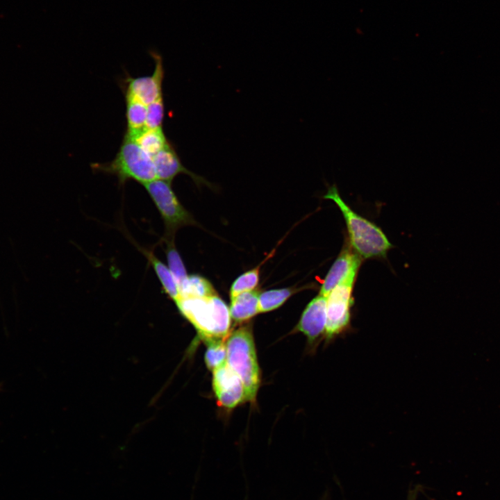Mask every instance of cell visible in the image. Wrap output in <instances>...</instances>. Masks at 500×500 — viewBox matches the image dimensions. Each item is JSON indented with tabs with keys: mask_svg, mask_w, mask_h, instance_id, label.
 I'll list each match as a JSON object with an SVG mask.
<instances>
[{
	"mask_svg": "<svg viewBox=\"0 0 500 500\" xmlns=\"http://www.w3.org/2000/svg\"><path fill=\"white\" fill-rule=\"evenodd\" d=\"M175 303L205 343L227 338L231 317L229 308L217 294L206 298L181 297Z\"/></svg>",
	"mask_w": 500,
	"mask_h": 500,
	"instance_id": "cell-1",
	"label": "cell"
},
{
	"mask_svg": "<svg viewBox=\"0 0 500 500\" xmlns=\"http://www.w3.org/2000/svg\"><path fill=\"white\" fill-rule=\"evenodd\" d=\"M155 61V69L151 75L136 78L127 76L124 82V95L132 97L148 106L162 96L164 68L162 57L156 51H151Z\"/></svg>",
	"mask_w": 500,
	"mask_h": 500,
	"instance_id": "cell-7",
	"label": "cell"
},
{
	"mask_svg": "<svg viewBox=\"0 0 500 500\" xmlns=\"http://www.w3.org/2000/svg\"><path fill=\"white\" fill-rule=\"evenodd\" d=\"M4 390V384L3 382L0 383V392H3Z\"/></svg>",
	"mask_w": 500,
	"mask_h": 500,
	"instance_id": "cell-23",
	"label": "cell"
},
{
	"mask_svg": "<svg viewBox=\"0 0 500 500\" xmlns=\"http://www.w3.org/2000/svg\"><path fill=\"white\" fill-rule=\"evenodd\" d=\"M293 288L269 290L260 293L258 300L259 312L274 310L282 306L294 293Z\"/></svg>",
	"mask_w": 500,
	"mask_h": 500,
	"instance_id": "cell-17",
	"label": "cell"
},
{
	"mask_svg": "<svg viewBox=\"0 0 500 500\" xmlns=\"http://www.w3.org/2000/svg\"><path fill=\"white\" fill-rule=\"evenodd\" d=\"M164 112V99L163 96H161L147 106L145 128L150 129L162 128Z\"/></svg>",
	"mask_w": 500,
	"mask_h": 500,
	"instance_id": "cell-21",
	"label": "cell"
},
{
	"mask_svg": "<svg viewBox=\"0 0 500 500\" xmlns=\"http://www.w3.org/2000/svg\"><path fill=\"white\" fill-rule=\"evenodd\" d=\"M205 362L210 371H213L226 362V344L225 340H215L206 342Z\"/></svg>",
	"mask_w": 500,
	"mask_h": 500,
	"instance_id": "cell-20",
	"label": "cell"
},
{
	"mask_svg": "<svg viewBox=\"0 0 500 500\" xmlns=\"http://www.w3.org/2000/svg\"><path fill=\"white\" fill-rule=\"evenodd\" d=\"M326 325V297L319 294L304 309L295 327L307 338L310 347H315L325 335Z\"/></svg>",
	"mask_w": 500,
	"mask_h": 500,
	"instance_id": "cell-9",
	"label": "cell"
},
{
	"mask_svg": "<svg viewBox=\"0 0 500 500\" xmlns=\"http://www.w3.org/2000/svg\"><path fill=\"white\" fill-rule=\"evenodd\" d=\"M178 288L180 297L206 298L217 294L210 281L197 274L188 275Z\"/></svg>",
	"mask_w": 500,
	"mask_h": 500,
	"instance_id": "cell-15",
	"label": "cell"
},
{
	"mask_svg": "<svg viewBox=\"0 0 500 500\" xmlns=\"http://www.w3.org/2000/svg\"><path fill=\"white\" fill-rule=\"evenodd\" d=\"M154 270L165 293L174 302L180 298L178 285L168 266L160 260L151 250L138 246Z\"/></svg>",
	"mask_w": 500,
	"mask_h": 500,
	"instance_id": "cell-13",
	"label": "cell"
},
{
	"mask_svg": "<svg viewBox=\"0 0 500 500\" xmlns=\"http://www.w3.org/2000/svg\"><path fill=\"white\" fill-rule=\"evenodd\" d=\"M360 263V257L353 250L345 247L325 276L319 294L327 297L338 285L348 281L355 283Z\"/></svg>",
	"mask_w": 500,
	"mask_h": 500,
	"instance_id": "cell-10",
	"label": "cell"
},
{
	"mask_svg": "<svg viewBox=\"0 0 500 500\" xmlns=\"http://www.w3.org/2000/svg\"><path fill=\"white\" fill-rule=\"evenodd\" d=\"M152 158L156 177L158 179L172 182L177 175L184 174L190 176L197 185H206L210 187V183L205 178L190 172L183 166L170 142Z\"/></svg>",
	"mask_w": 500,
	"mask_h": 500,
	"instance_id": "cell-11",
	"label": "cell"
},
{
	"mask_svg": "<svg viewBox=\"0 0 500 500\" xmlns=\"http://www.w3.org/2000/svg\"><path fill=\"white\" fill-rule=\"evenodd\" d=\"M354 282H344L335 286L326 297V344L348 333L351 328L352 290Z\"/></svg>",
	"mask_w": 500,
	"mask_h": 500,
	"instance_id": "cell-6",
	"label": "cell"
},
{
	"mask_svg": "<svg viewBox=\"0 0 500 500\" xmlns=\"http://www.w3.org/2000/svg\"><path fill=\"white\" fill-rule=\"evenodd\" d=\"M156 206L165 226L163 239H174L180 228L196 225L192 215L181 203L172 188V182L156 178L143 185Z\"/></svg>",
	"mask_w": 500,
	"mask_h": 500,
	"instance_id": "cell-5",
	"label": "cell"
},
{
	"mask_svg": "<svg viewBox=\"0 0 500 500\" xmlns=\"http://www.w3.org/2000/svg\"><path fill=\"white\" fill-rule=\"evenodd\" d=\"M165 243V251L168 267L173 274L178 287L188 277L187 272L181 256L176 250L174 239H162Z\"/></svg>",
	"mask_w": 500,
	"mask_h": 500,
	"instance_id": "cell-18",
	"label": "cell"
},
{
	"mask_svg": "<svg viewBox=\"0 0 500 500\" xmlns=\"http://www.w3.org/2000/svg\"><path fill=\"white\" fill-rule=\"evenodd\" d=\"M259 294L258 290H253L231 299L229 310L231 318L236 322H244L258 314Z\"/></svg>",
	"mask_w": 500,
	"mask_h": 500,
	"instance_id": "cell-12",
	"label": "cell"
},
{
	"mask_svg": "<svg viewBox=\"0 0 500 500\" xmlns=\"http://www.w3.org/2000/svg\"><path fill=\"white\" fill-rule=\"evenodd\" d=\"M124 135L136 142L141 149L151 157L169 143L162 128L150 129L144 127L135 132H126Z\"/></svg>",
	"mask_w": 500,
	"mask_h": 500,
	"instance_id": "cell-14",
	"label": "cell"
},
{
	"mask_svg": "<svg viewBox=\"0 0 500 500\" xmlns=\"http://www.w3.org/2000/svg\"><path fill=\"white\" fill-rule=\"evenodd\" d=\"M124 96L127 124L126 132L131 133L144 128L147 119V106L132 97Z\"/></svg>",
	"mask_w": 500,
	"mask_h": 500,
	"instance_id": "cell-16",
	"label": "cell"
},
{
	"mask_svg": "<svg viewBox=\"0 0 500 500\" xmlns=\"http://www.w3.org/2000/svg\"><path fill=\"white\" fill-rule=\"evenodd\" d=\"M324 198L335 202L345 220L350 245L360 258L383 257L392 247L383 231L374 223L358 215L343 200L338 188H328Z\"/></svg>",
	"mask_w": 500,
	"mask_h": 500,
	"instance_id": "cell-2",
	"label": "cell"
},
{
	"mask_svg": "<svg viewBox=\"0 0 500 500\" xmlns=\"http://www.w3.org/2000/svg\"><path fill=\"white\" fill-rule=\"evenodd\" d=\"M226 362L240 378L245 401L254 403L260 384V372L251 328L244 326L226 338Z\"/></svg>",
	"mask_w": 500,
	"mask_h": 500,
	"instance_id": "cell-3",
	"label": "cell"
},
{
	"mask_svg": "<svg viewBox=\"0 0 500 500\" xmlns=\"http://www.w3.org/2000/svg\"><path fill=\"white\" fill-rule=\"evenodd\" d=\"M212 372L213 390L221 406L232 409L245 401L243 383L226 362Z\"/></svg>",
	"mask_w": 500,
	"mask_h": 500,
	"instance_id": "cell-8",
	"label": "cell"
},
{
	"mask_svg": "<svg viewBox=\"0 0 500 500\" xmlns=\"http://www.w3.org/2000/svg\"><path fill=\"white\" fill-rule=\"evenodd\" d=\"M419 488L417 487L410 490L406 500H416L418 494Z\"/></svg>",
	"mask_w": 500,
	"mask_h": 500,
	"instance_id": "cell-22",
	"label": "cell"
},
{
	"mask_svg": "<svg viewBox=\"0 0 500 500\" xmlns=\"http://www.w3.org/2000/svg\"><path fill=\"white\" fill-rule=\"evenodd\" d=\"M260 265L244 272L233 281L230 288L231 299L242 292L255 290L259 282Z\"/></svg>",
	"mask_w": 500,
	"mask_h": 500,
	"instance_id": "cell-19",
	"label": "cell"
},
{
	"mask_svg": "<svg viewBox=\"0 0 500 500\" xmlns=\"http://www.w3.org/2000/svg\"><path fill=\"white\" fill-rule=\"evenodd\" d=\"M91 167L95 172L115 176L121 185L131 180L144 185L157 178L152 157L125 135L112 160L93 163Z\"/></svg>",
	"mask_w": 500,
	"mask_h": 500,
	"instance_id": "cell-4",
	"label": "cell"
}]
</instances>
